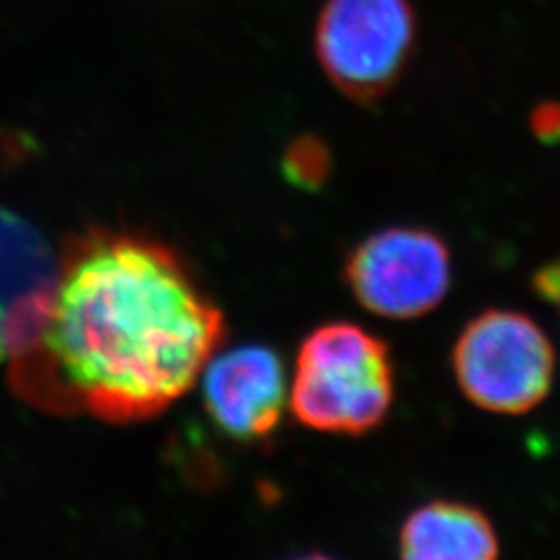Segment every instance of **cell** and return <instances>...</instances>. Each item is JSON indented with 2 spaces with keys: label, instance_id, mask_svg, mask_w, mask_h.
Returning <instances> with one entry per match:
<instances>
[{
  "label": "cell",
  "instance_id": "1",
  "mask_svg": "<svg viewBox=\"0 0 560 560\" xmlns=\"http://www.w3.org/2000/svg\"><path fill=\"white\" fill-rule=\"evenodd\" d=\"M224 332L221 307L171 245L88 229L60 254L38 340L11 372L44 409L152 420L194 388Z\"/></svg>",
  "mask_w": 560,
  "mask_h": 560
},
{
  "label": "cell",
  "instance_id": "2",
  "mask_svg": "<svg viewBox=\"0 0 560 560\" xmlns=\"http://www.w3.org/2000/svg\"><path fill=\"white\" fill-rule=\"evenodd\" d=\"M395 399L388 345L353 322H328L301 340L291 411L305 428L361 436L381 428Z\"/></svg>",
  "mask_w": 560,
  "mask_h": 560
},
{
  "label": "cell",
  "instance_id": "3",
  "mask_svg": "<svg viewBox=\"0 0 560 560\" xmlns=\"http://www.w3.org/2000/svg\"><path fill=\"white\" fill-rule=\"evenodd\" d=\"M555 347L538 322L488 310L469 322L453 349L463 395L490 413L521 416L546 399L555 381Z\"/></svg>",
  "mask_w": 560,
  "mask_h": 560
},
{
  "label": "cell",
  "instance_id": "4",
  "mask_svg": "<svg viewBox=\"0 0 560 560\" xmlns=\"http://www.w3.org/2000/svg\"><path fill=\"white\" fill-rule=\"evenodd\" d=\"M416 40L411 0H326L316 27L324 75L342 96L365 106L399 83Z\"/></svg>",
  "mask_w": 560,
  "mask_h": 560
},
{
  "label": "cell",
  "instance_id": "5",
  "mask_svg": "<svg viewBox=\"0 0 560 560\" xmlns=\"http://www.w3.org/2000/svg\"><path fill=\"white\" fill-rule=\"evenodd\" d=\"M342 279L368 312L390 320H413L446 298L453 280L451 252L428 229H382L351 249Z\"/></svg>",
  "mask_w": 560,
  "mask_h": 560
},
{
  "label": "cell",
  "instance_id": "6",
  "mask_svg": "<svg viewBox=\"0 0 560 560\" xmlns=\"http://www.w3.org/2000/svg\"><path fill=\"white\" fill-rule=\"evenodd\" d=\"M208 418L233 441H268L287 409L289 384L279 353L266 345H241L212 355L203 372Z\"/></svg>",
  "mask_w": 560,
  "mask_h": 560
},
{
  "label": "cell",
  "instance_id": "7",
  "mask_svg": "<svg viewBox=\"0 0 560 560\" xmlns=\"http://www.w3.org/2000/svg\"><path fill=\"white\" fill-rule=\"evenodd\" d=\"M59 272V254L36 224L0 208V363L38 340Z\"/></svg>",
  "mask_w": 560,
  "mask_h": 560
},
{
  "label": "cell",
  "instance_id": "8",
  "mask_svg": "<svg viewBox=\"0 0 560 560\" xmlns=\"http://www.w3.org/2000/svg\"><path fill=\"white\" fill-rule=\"evenodd\" d=\"M497 555L494 525L467 502H428L400 525V559L490 560Z\"/></svg>",
  "mask_w": 560,
  "mask_h": 560
},
{
  "label": "cell",
  "instance_id": "9",
  "mask_svg": "<svg viewBox=\"0 0 560 560\" xmlns=\"http://www.w3.org/2000/svg\"><path fill=\"white\" fill-rule=\"evenodd\" d=\"M284 171L289 179H298L301 185L318 183L328 171V154L320 141L301 138L287 150Z\"/></svg>",
  "mask_w": 560,
  "mask_h": 560
},
{
  "label": "cell",
  "instance_id": "10",
  "mask_svg": "<svg viewBox=\"0 0 560 560\" xmlns=\"http://www.w3.org/2000/svg\"><path fill=\"white\" fill-rule=\"evenodd\" d=\"M532 129L536 138L548 143L560 141V104L559 102H541L532 113Z\"/></svg>",
  "mask_w": 560,
  "mask_h": 560
},
{
  "label": "cell",
  "instance_id": "11",
  "mask_svg": "<svg viewBox=\"0 0 560 560\" xmlns=\"http://www.w3.org/2000/svg\"><path fill=\"white\" fill-rule=\"evenodd\" d=\"M536 289L541 298L552 303L560 301V261L546 266L536 277Z\"/></svg>",
  "mask_w": 560,
  "mask_h": 560
}]
</instances>
